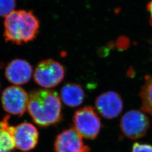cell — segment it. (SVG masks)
I'll return each instance as SVG.
<instances>
[{
  "label": "cell",
  "mask_w": 152,
  "mask_h": 152,
  "mask_svg": "<svg viewBox=\"0 0 152 152\" xmlns=\"http://www.w3.org/2000/svg\"><path fill=\"white\" fill-rule=\"evenodd\" d=\"M27 110L33 121L42 127L57 124L62 120L61 99L53 90L41 89L31 92Z\"/></svg>",
  "instance_id": "cell-1"
},
{
  "label": "cell",
  "mask_w": 152,
  "mask_h": 152,
  "mask_svg": "<svg viewBox=\"0 0 152 152\" xmlns=\"http://www.w3.org/2000/svg\"><path fill=\"white\" fill-rule=\"evenodd\" d=\"M39 28V20L32 11L14 10L5 17L4 37L6 42L21 45L34 39Z\"/></svg>",
  "instance_id": "cell-2"
},
{
  "label": "cell",
  "mask_w": 152,
  "mask_h": 152,
  "mask_svg": "<svg viewBox=\"0 0 152 152\" xmlns=\"http://www.w3.org/2000/svg\"><path fill=\"white\" fill-rule=\"evenodd\" d=\"M64 76L63 65L57 61L48 59L38 63L33 73V78L39 86L51 88L60 84Z\"/></svg>",
  "instance_id": "cell-3"
},
{
  "label": "cell",
  "mask_w": 152,
  "mask_h": 152,
  "mask_svg": "<svg viewBox=\"0 0 152 152\" xmlns=\"http://www.w3.org/2000/svg\"><path fill=\"white\" fill-rule=\"evenodd\" d=\"M73 122L74 129L82 137L88 139H95L102 127L100 118L91 107H85L77 110Z\"/></svg>",
  "instance_id": "cell-4"
},
{
  "label": "cell",
  "mask_w": 152,
  "mask_h": 152,
  "mask_svg": "<svg viewBox=\"0 0 152 152\" xmlns=\"http://www.w3.org/2000/svg\"><path fill=\"white\" fill-rule=\"evenodd\" d=\"M150 126V121L145 114L139 110H132L122 117L121 130L128 138L136 140L145 136Z\"/></svg>",
  "instance_id": "cell-5"
},
{
  "label": "cell",
  "mask_w": 152,
  "mask_h": 152,
  "mask_svg": "<svg viewBox=\"0 0 152 152\" xmlns=\"http://www.w3.org/2000/svg\"><path fill=\"white\" fill-rule=\"evenodd\" d=\"M29 95L18 86L6 88L1 96L2 107L9 114L22 116L27 109Z\"/></svg>",
  "instance_id": "cell-6"
},
{
  "label": "cell",
  "mask_w": 152,
  "mask_h": 152,
  "mask_svg": "<svg viewBox=\"0 0 152 152\" xmlns=\"http://www.w3.org/2000/svg\"><path fill=\"white\" fill-rule=\"evenodd\" d=\"M54 148L55 152H90V148L83 143L82 136L74 127L65 130L58 135Z\"/></svg>",
  "instance_id": "cell-7"
},
{
  "label": "cell",
  "mask_w": 152,
  "mask_h": 152,
  "mask_svg": "<svg viewBox=\"0 0 152 152\" xmlns=\"http://www.w3.org/2000/svg\"><path fill=\"white\" fill-rule=\"evenodd\" d=\"M12 136L18 149L28 152L32 150L38 143V131L34 125L24 122L12 127Z\"/></svg>",
  "instance_id": "cell-8"
},
{
  "label": "cell",
  "mask_w": 152,
  "mask_h": 152,
  "mask_svg": "<svg viewBox=\"0 0 152 152\" xmlns=\"http://www.w3.org/2000/svg\"><path fill=\"white\" fill-rule=\"evenodd\" d=\"M98 112L107 119L117 117L122 110L123 102L120 95L114 91H108L100 95L95 100Z\"/></svg>",
  "instance_id": "cell-9"
},
{
  "label": "cell",
  "mask_w": 152,
  "mask_h": 152,
  "mask_svg": "<svg viewBox=\"0 0 152 152\" xmlns=\"http://www.w3.org/2000/svg\"><path fill=\"white\" fill-rule=\"evenodd\" d=\"M33 75V67L27 61L15 59L8 63L5 69L7 80L15 86L28 83Z\"/></svg>",
  "instance_id": "cell-10"
},
{
  "label": "cell",
  "mask_w": 152,
  "mask_h": 152,
  "mask_svg": "<svg viewBox=\"0 0 152 152\" xmlns=\"http://www.w3.org/2000/svg\"><path fill=\"white\" fill-rule=\"evenodd\" d=\"M60 98L68 107H77L83 103L85 99V92L80 84L68 83L62 87Z\"/></svg>",
  "instance_id": "cell-11"
},
{
  "label": "cell",
  "mask_w": 152,
  "mask_h": 152,
  "mask_svg": "<svg viewBox=\"0 0 152 152\" xmlns=\"http://www.w3.org/2000/svg\"><path fill=\"white\" fill-rule=\"evenodd\" d=\"M6 116L0 122V152H11L15 148L12 136V127Z\"/></svg>",
  "instance_id": "cell-12"
},
{
  "label": "cell",
  "mask_w": 152,
  "mask_h": 152,
  "mask_svg": "<svg viewBox=\"0 0 152 152\" xmlns=\"http://www.w3.org/2000/svg\"><path fill=\"white\" fill-rule=\"evenodd\" d=\"M140 96L142 101L141 108L144 111L152 115V76L146 77Z\"/></svg>",
  "instance_id": "cell-13"
},
{
  "label": "cell",
  "mask_w": 152,
  "mask_h": 152,
  "mask_svg": "<svg viewBox=\"0 0 152 152\" xmlns=\"http://www.w3.org/2000/svg\"><path fill=\"white\" fill-rule=\"evenodd\" d=\"M15 0H0V16H6L14 10Z\"/></svg>",
  "instance_id": "cell-14"
},
{
  "label": "cell",
  "mask_w": 152,
  "mask_h": 152,
  "mask_svg": "<svg viewBox=\"0 0 152 152\" xmlns=\"http://www.w3.org/2000/svg\"><path fill=\"white\" fill-rule=\"evenodd\" d=\"M132 152H152V145L136 142L133 145Z\"/></svg>",
  "instance_id": "cell-15"
},
{
  "label": "cell",
  "mask_w": 152,
  "mask_h": 152,
  "mask_svg": "<svg viewBox=\"0 0 152 152\" xmlns=\"http://www.w3.org/2000/svg\"><path fill=\"white\" fill-rule=\"evenodd\" d=\"M147 9L150 14V23L152 26V0L148 4Z\"/></svg>",
  "instance_id": "cell-16"
}]
</instances>
